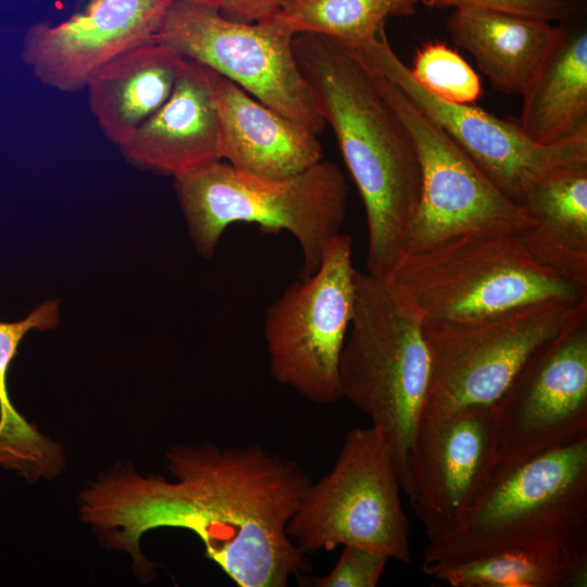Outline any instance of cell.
Here are the masks:
<instances>
[{"label":"cell","instance_id":"30","mask_svg":"<svg viewBox=\"0 0 587 587\" xmlns=\"http://www.w3.org/2000/svg\"><path fill=\"white\" fill-rule=\"evenodd\" d=\"M571 1H573V2H577V1H580V0H571Z\"/></svg>","mask_w":587,"mask_h":587},{"label":"cell","instance_id":"12","mask_svg":"<svg viewBox=\"0 0 587 587\" xmlns=\"http://www.w3.org/2000/svg\"><path fill=\"white\" fill-rule=\"evenodd\" d=\"M351 50L436 122L492 183L520 205L524 207L528 191L542 179L587 167V128L560 142L544 146L526 137L517 124L472 104L436 97L414 79L409 65L392 49L385 27Z\"/></svg>","mask_w":587,"mask_h":587},{"label":"cell","instance_id":"3","mask_svg":"<svg viewBox=\"0 0 587 587\" xmlns=\"http://www.w3.org/2000/svg\"><path fill=\"white\" fill-rule=\"evenodd\" d=\"M507 551L587 553V436L497 464L464 521L429 541L422 570Z\"/></svg>","mask_w":587,"mask_h":587},{"label":"cell","instance_id":"9","mask_svg":"<svg viewBox=\"0 0 587 587\" xmlns=\"http://www.w3.org/2000/svg\"><path fill=\"white\" fill-rule=\"evenodd\" d=\"M294 35L274 20L232 21L197 3L172 0L155 40L235 83L320 135L326 122L294 53Z\"/></svg>","mask_w":587,"mask_h":587},{"label":"cell","instance_id":"27","mask_svg":"<svg viewBox=\"0 0 587 587\" xmlns=\"http://www.w3.org/2000/svg\"><path fill=\"white\" fill-rule=\"evenodd\" d=\"M571 0H429L428 7L479 9L544 21H564L575 12Z\"/></svg>","mask_w":587,"mask_h":587},{"label":"cell","instance_id":"11","mask_svg":"<svg viewBox=\"0 0 587 587\" xmlns=\"http://www.w3.org/2000/svg\"><path fill=\"white\" fill-rule=\"evenodd\" d=\"M587 310L557 301L465 324H424L432 360L425 405L452 410L496 404L529 357Z\"/></svg>","mask_w":587,"mask_h":587},{"label":"cell","instance_id":"21","mask_svg":"<svg viewBox=\"0 0 587 587\" xmlns=\"http://www.w3.org/2000/svg\"><path fill=\"white\" fill-rule=\"evenodd\" d=\"M517 123L526 137L554 145L587 128V30L566 28L522 93Z\"/></svg>","mask_w":587,"mask_h":587},{"label":"cell","instance_id":"14","mask_svg":"<svg viewBox=\"0 0 587 587\" xmlns=\"http://www.w3.org/2000/svg\"><path fill=\"white\" fill-rule=\"evenodd\" d=\"M498 409L424 405L411 449L409 498L429 541L466 517L498 461Z\"/></svg>","mask_w":587,"mask_h":587},{"label":"cell","instance_id":"29","mask_svg":"<svg viewBox=\"0 0 587 587\" xmlns=\"http://www.w3.org/2000/svg\"><path fill=\"white\" fill-rule=\"evenodd\" d=\"M424 4L428 5L429 0H422Z\"/></svg>","mask_w":587,"mask_h":587},{"label":"cell","instance_id":"22","mask_svg":"<svg viewBox=\"0 0 587 587\" xmlns=\"http://www.w3.org/2000/svg\"><path fill=\"white\" fill-rule=\"evenodd\" d=\"M59 302L48 300L17 322H0V465L28 480L51 478L64 465L59 445L39 433L13 405L8 392V372L21 341L32 329H53Z\"/></svg>","mask_w":587,"mask_h":587},{"label":"cell","instance_id":"5","mask_svg":"<svg viewBox=\"0 0 587 587\" xmlns=\"http://www.w3.org/2000/svg\"><path fill=\"white\" fill-rule=\"evenodd\" d=\"M174 180L192 243L205 258L214 254L229 225L250 223L267 233L291 234L302 254V276L310 275L346 217V177L324 159L286 177L254 175L214 160Z\"/></svg>","mask_w":587,"mask_h":587},{"label":"cell","instance_id":"10","mask_svg":"<svg viewBox=\"0 0 587 587\" xmlns=\"http://www.w3.org/2000/svg\"><path fill=\"white\" fill-rule=\"evenodd\" d=\"M366 67L408 129L420 158L421 193L404 253L467 234L522 235L536 224L527 209L510 200L436 122L390 80Z\"/></svg>","mask_w":587,"mask_h":587},{"label":"cell","instance_id":"19","mask_svg":"<svg viewBox=\"0 0 587 587\" xmlns=\"http://www.w3.org/2000/svg\"><path fill=\"white\" fill-rule=\"evenodd\" d=\"M447 28L494 88L521 96L565 32L548 21L479 9H455Z\"/></svg>","mask_w":587,"mask_h":587},{"label":"cell","instance_id":"2","mask_svg":"<svg viewBox=\"0 0 587 587\" xmlns=\"http://www.w3.org/2000/svg\"><path fill=\"white\" fill-rule=\"evenodd\" d=\"M292 47L364 205L366 272L386 278L404 253L420 200L422 171L414 142L351 49L316 34L295 35Z\"/></svg>","mask_w":587,"mask_h":587},{"label":"cell","instance_id":"16","mask_svg":"<svg viewBox=\"0 0 587 587\" xmlns=\"http://www.w3.org/2000/svg\"><path fill=\"white\" fill-rule=\"evenodd\" d=\"M218 74L187 59L165 103L122 147L135 165L176 176L220 160V121L213 93Z\"/></svg>","mask_w":587,"mask_h":587},{"label":"cell","instance_id":"4","mask_svg":"<svg viewBox=\"0 0 587 587\" xmlns=\"http://www.w3.org/2000/svg\"><path fill=\"white\" fill-rule=\"evenodd\" d=\"M353 284L339 361L341 395L384 434L409 497L411 449L432 375L424 322L385 278L354 270Z\"/></svg>","mask_w":587,"mask_h":587},{"label":"cell","instance_id":"8","mask_svg":"<svg viewBox=\"0 0 587 587\" xmlns=\"http://www.w3.org/2000/svg\"><path fill=\"white\" fill-rule=\"evenodd\" d=\"M351 248L349 235H337L317 270L291 283L263 321L272 377L315 404L342 398L339 361L354 297Z\"/></svg>","mask_w":587,"mask_h":587},{"label":"cell","instance_id":"31","mask_svg":"<svg viewBox=\"0 0 587 587\" xmlns=\"http://www.w3.org/2000/svg\"><path fill=\"white\" fill-rule=\"evenodd\" d=\"M85 1H92V0H85Z\"/></svg>","mask_w":587,"mask_h":587},{"label":"cell","instance_id":"13","mask_svg":"<svg viewBox=\"0 0 587 587\" xmlns=\"http://www.w3.org/2000/svg\"><path fill=\"white\" fill-rule=\"evenodd\" d=\"M496 405L498 465L587 436V310L529 357Z\"/></svg>","mask_w":587,"mask_h":587},{"label":"cell","instance_id":"25","mask_svg":"<svg viewBox=\"0 0 587 587\" xmlns=\"http://www.w3.org/2000/svg\"><path fill=\"white\" fill-rule=\"evenodd\" d=\"M410 71L422 87L448 102L472 104L483 92L477 73L442 42H428L419 49Z\"/></svg>","mask_w":587,"mask_h":587},{"label":"cell","instance_id":"18","mask_svg":"<svg viewBox=\"0 0 587 587\" xmlns=\"http://www.w3.org/2000/svg\"><path fill=\"white\" fill-rule=\"evenodd\" d=\"M187 58L152 40L98 67L89 77V109L104 136L125 145L168 99Z\"/></svg>","mask_w":587,"mask_h":587},{"label":"cell","instance_id":"20","mask_svg":"<svg viewBox=\"0 0 587 587\" xmlns=\"http://www.w3.org/2000/svg\"><path fill=\"white\" fill-rule=\"evenodd\" d=\"M536 224L521 239L532 257L587 290V167L552 175L526 195Z\"/></svg>","mask_w":587,"mask_h":587},{"label":"cell","instance_id":"6","mask_svg":"<svg viewBox=\"0 0 587 587\" xmlns=\"http://www.w3.org/2000/svg\"><path fill=\"white\" fill-rule=\"evenodd\" d=\"M424 324H465L587 290L537 262L521 236L477 233L405 252L385 278Z\"/></svg>","mask_w":587,"mask_h":587},{"label":"cell","instance_id":"23","mask_svg":"<svg viewBox=\"0 0 587 587\" xmlns=\"http://www.w3.org/2000/svg\"><path fill=\"white\" fill-rule=\"evenodd\" d=\"M424 573L452 587L586 586L587 553L507 551Z\"/></svg>","mask_w":587,"mask_h":587},{"label":"cell","instance_id":"17","mask_svg":"<svg viewBox=\"0 0 587 587\" xmlns=\"http://www.w3.org/2000/svg\"><path fill=\"white\" fill-rule=\"evenodd\" d=\"M213 99L220 121L218 158L236 170L286 177L323 160L317 135L221 75Z\"/></svg>","mask_w":587,"mask_h":587},{"label":"cell","instance_id":"15","mask_svg":"<svg viewBox=\"0 0 587 587\" xmlns=\"http://www.w3.org/2000/svg\"><path fill=\"white\" fill-rule=\"evenodd\" d=\"M172 0H92L57 25L28 28L22 59L45 85L64 92L86 88L101 65L155 40Z\"/></svg>","mask_w":587,"mask_h":587},{"label":"cell","instance_id":"1","mask_svg":"<svg viewBox=\"0 0 587 587\" xmlns=\"http://www.w3.org/2000/svg\"><path fill=\"white\" fill-rule=\"evenodd\" d=\"M166 460L173 480L122 471L82 495V520L111 547L127 551L137 570L151 569L139 540L158 527L195 533L205 557L239 587H286L292 575L310 570L287 534L312 483L295 461L259 445L212 444L174 446Z\"/></svg>","mask_w":587,"mask_h":587},{"label":"cell","instance_id":"28","mask_svg":"<svg viewBox=\"0 0 587 587\" xmlns=\"http://www.w3.org/2000/svg\"><path fill=\"white\" fill-rule=\"evenodd\" d=\"M208 7L224 17L245 23L271 18L290 0H183Z\"/></svg>","mask_w":587,"mask_h":587},{"label":"cell","instance_id":"7","mask_svg":"<svg viewBox=\"0 0 587 587\" xmlns=\"http://www.w3.org/2000/svg\"><path fill=\"white\" fill-rule=\"evenodd\" d=\"M400 490L384 434L373 425L355 427L333 469L307 489L287 534L305 554L350 545L410 563V526Z\"/></svg>","mask_w":587,"mask_h":587},{"label":"cell","instance_id":"26","mask_svg":"<svg viewBox=\"0 0 587 587\" xmlns=\"http://www.w3.org/2000/svg\"><path fill=\"white\" fill-rule=\"evenodd\" d=\"M388 559L357 546H342L335 566L326 574L307 577L304 583L314 587H375Z\"/></svg>","mask_w":587,"mask_h":587},{"label":"cell","instance_id":"24","mask_svg":"<svg viewBox=\"0 0 587 587\" xmlns=\"http://www.w3.org/2000/svg\"><path fill=\"white\" fill-rule=\"evenodd\" d=\"M416 0H290L272 16L291 35L316 34L347 48L373 38L389 15H410Z\"/></svg>","mask_w":587,"mask_h":587}]
</instances>
